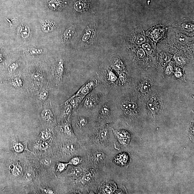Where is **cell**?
Instances as JSON below:
<instances>
[{"label": "cell", "instance_id": "obj_29", "mask_svg": "<svg viewBox=\"0 0 194 194\" xmlns=\"http://www.w3.org/2000/svg\"><path fill=\"white\" fill-rule=\"evenodd\" d=\"M49 93L47 90H44L39 94V99L42 101H44L48 99V97Z\"/></svg>", "mask_w": 194, "mask_h": 194}, {"label": "cell", "instance_id": "obj_4", "mask_svg": "<svg viewBox=\"0 0 194 194\" xmlns=\"http://www.w3.org/2000/svg\"><path fill=\"white\" fill-rule=\"evenodd\" d=\"M105 99L102 92L94 91L86 95L76 111L93 115L96 117L100 106Z\"/></svg>", "mask_w": 194, "mask_h": 194}, {"label": "cell", "instance_id": "obj_44", "mask_svg": "<svg viewBox=\"0 0 194 194\" xmlns=\"http://www.w3.org/2000/svg\"><path fill=\"white\" fill-rule=\"evenodd\" d=\"M41 162L44 164L46 165V166H48L51 164V161L48 159H44L41 160Z\"/></svg>", "mask_w": 194, "mask_h": 194}, {"label": "cell", "instance_id": "obj_5", "mask_svg": "<svg viewBox=\"0 0 194 194\" xmlns=\"http://www.w3.org/2000/svg\"><path fill=\"white\" fill-rule=\"evenodd\" d=\"M112 123V113L110 103L106 98L99 107L95 117V125Z\"/></svg>", "mask_w": 194, "mask_h": 194}, {"label": "cell", "instance_id": "obj_11", "mask_svg": "<svg viewBox=\"0 0 194 194\" xmlns=\"http://www.w3.org/2000/svg\"><path fill=\"white\" fill-rule=\"evenodd\" d=\"M130 156L127 153H123L116 156L114 157L113 162L118 166H124L130 163Z\"/></svg>", "mask_w": 194, "mask_h": 194}, {"label": "cell", "instance_id": "obj_39", "mask_svg": "<svg viewBox=\"0 0 194 194\" xmlns=\"http://www.w3.org/2000/svg\"><path fill=\"white\" fill-rule=\"evenodd\" d=\"M175 60L176 62L180 66H183L185 64V61H184L181 57L179 56L176 57Z\"/></svg>", "mask_w": 194, "mask_h": 194}, {"label": "cell", "instance_id": "obj_12", "mask_svg": "<svg viewBox=\"0 0 194 194\" xmlns=\"http://www.w3.org/2000/svg\"><path fill=\"white\" fill-rule=\"evenodd\" d=\"M64 67L62 61H59L58 63L54 74V77L57 84H59L62 80Z\"/></svg>", "mask_w": 194, "mask_h": 194}, {"label": "cell", "instance_id": "obj_31", "mask_svg": "<svg viewBox=\"0 0 194 194\" xmlns=\"http://www.w3.org/2000/svg\"><path fill=\"white\" fill-rule=\"evenodd\" d=\"M150 86V85L148 82L146 81H144L141 90V93H147Z\"/></svg>", "mask_w": 194, "mask_h": 194}, {"label": "cell", "instance_id": "obj_22", "mask_svg": "<svg viewBox=\"0 0 194 194\" xmlns=\"http://www.w3.org/2000/svg\"><path fill=\"white\" fill-rule=\"evenodd\" d=\"M93 31L91 29H89L84 34L82 38V41L84 42H86L89 40L93 35Z\"/></svg>", "mask_w": 194, "mask_h": 194}, {"label": "cell", "instance_id": "obj_13", "mask_svg": "<svg viewBox=\"0 0 194 194\" xmlns=\"http://www.w3.org/2000/svg\"><path fill=\"white\" fill-rule=\"evenodd\" d=\"M106 84H111L115 83L117 80L116 75L110 70H106L103 76Z\"/></svg>", "mask_w": 194, "mask_h": 194}, {"label": "cell", "instance_id": "obj_15", "mask_svg": "<svg viewBox=\"0 0 194 194\" xmlns=\"http://www.w3.org/2000/svg\"><path fill=\"white\" fill-rule=\"evenodd\" d=\"M66 2L62 0H51L49 2L50 8L54 10L62 9L66 5Z\"/></svg>", "mask_w": 194, "mask_h": 194}, {"label": "cell", "instance_id": "obj_24", "mask_svg": "<svg viewBox=\"0 0 194 194\" xmlns=\"http://www.w3.org/2000/svg\"><path fill=\"white\" fill-rule=\"evenodd\" d=\"M51 130H46L41 132L40 134V137L41 139L44 140H47L51 135L52 133Z\"/></svg>", "mask_w": 194, "mask_h": 194}, {"label": "cell", "instance_id": "obj_41", "mask_svg": "<svg viewBox=\"0 0 194 194\" xmlns=\"http://www.w3.org/2000/svg\"><path fill=\"white\" fill-rule=\"evenodd\" d=\"M179 39L180 43L182 44H186L187 43V38L183 35H180L179 38Z\"/></svg>", "mask_w": 194, "mask_h": 194}, {"label": "cell", "instance_id": "obj_45", "mask_svg": "<svg viewBox=\"0 0 194 194\" xmlns=\"http://www.w3.org/2000/svg\"><path fill=\"white\" fill-rule=\"evenodd\" d=\"M173 71L172 67L169 66L167 67L166 70V72L167 74H170L172 73Z\"/></svg>", "mask_w": 194, "mask_h": 194}, {"label": "cell", "instance_id": "obj_3", "mask_svg": "<svg viewBox=\"0 0 194 194\" xmlns=\"http://www.w3.org/2000/svg\"><path fill=\"white\" fill-rule=\"evenodd\" d=\"M74 134L81 141L91 132L95 126V117L88 113L75 111L71 118Z\"/></svg>", "mask_w": 194, "mask_h": 194}, {"label": "cell", "instance_id": "obj_43", "mask_svg": "<svg viewBox=\"0 0 194 194\" xmlns=\"http://www.w3.org/2000/svg\"><path fill=\"white\" fill-rule=\"evenodd\" d=\"M44 192L46 194H55V192L53 190L49 189H42Z\"/></svg>", "mask_w": 194, "mask_h": 194}, {"label": "cell", "instance_id": "obj_34", "mask_svg": "<svg viewBox=\"0 0 194 194\" xmlns=\"http://www.w3.org/2000/svg\"><path fill=\"white\" fill-rule=\"evenodd\" d=\"M53 25H52L51 23H48L45 24V25L43 27V29L45 32H49L51 31L53 29Z\"/></svg>", "mask_w": 194, "mask_h": 194}, {"label": "cell", "instance_id": "obj_17", "mask_svg": "<svg viewBox=\"0 0 194 194\" xmlns=\"http://www.w3.org/2000/svg\"><path fill=\"white\" fill-rule=\"evenodd\" d=\"M69 163H63L58 162L56 167V171L57 172L62 173L66 170L69 165Z\"/></svg>", "mask_w": 194, "mask_h": 194}, {"label": "cell", "instance_id": "obj_1", "mask_svg": "<svg viewBox=\"0 0 194 194\" xmlns=\"http://www.w3.org/2000/svg\"><path fill=\"white\" fill-rule=\"evenodd\" d=\"M81 147L80 156L83 159L82 164L84 168L105 172L109 159L107 153L108 149L96 146Z\"/></svg>", "mask_w": 194, "mask_h": 194}, {"label": "cell", "instance_id": "obj_30", "mask_svg": "<svg viewBox=\"0 0 194 194\" xmlns=\"http://www.w3.org/2000/svg\"><path fill=\"white\" fill-rule=\"evenodd\" d=\"M35 176L34 172L32 170L28 171L26 173L25 176V179L27 181L31 180Z\"/></svg>", "mask_w": 194, "mask_h": 194}, {"label": "cell", "instance_id": "obj_21", "mask_svg": "<svg viewBox=\"0 0 194 194\" xmlns=\"http://www.w3.org/2000/svg\"><path fill=\"white\" fill-rule=\"evenodd\" d=\"M148 106L150 109L153 112H156L158 110V107L154 100H152L149 101Z\"/></svg>", "mask_w": 194, "mask_h": 194}, {"label": "cell", "instance_id": "obj_7", "mask_svg": "<svg viewBox=\"0 0 194 194\" xmlns=\"http://www.w3.org/2000/svg\"><path fill=\"white\" fill-rule=\"evenodd\" d=\"M117 189V186L114 181L108 180L106 176L102 180L98 187L97 193L98 194H112Z\"/></svg>", "mask_w": 194, "mask_h": 194}, {"label": "cell", "instance_id": "obj_27", "mask_svg": "<svg viewBox=\"0 0 194 194\" xmlns=\"http://www.w3.org/2000/svg\"><path fill=\"white\" fill-rule=\"evenodd\" d=\"M146 41L145 36L143 34H140L137 35L136 40V43L138 45H141Z\"/></svg>", "mask_w": 194, "mask_h": 194}, {"label": "cell", "instance_id": "obj_32", "mask_svg": "<svg viewBox=\"0 0 194 194\" xmlns=\"http://www.w3.org/2000/svg\"><path fill=\"white\" fill-rule=\"evenodd\" d=\"M14 149L17 152L21 153L24 150V146L22 144L17 143L14 146Z\"/></svg>", "mask_w": 194, "mask_h": 194}, {"label": "cell", "instance_id": "obj_25", "mask_svg": "<svg viewBox=\"0 0 194 194\" xmlns=\"http://www.w3.org/2000/svg\"><path fill=\"white\" fill-rule=\"evenodd\" d=\"M74 33V31L72 28H68L64 33V35L65 39L69 40L71 39Z\"/></svg>", "mask_w": 194, "mask_h": 194}, {"label": "cell", "instance_id": "obj_8", "mask_svg": "<svg viewBox=\"0 0 194 194\" xmlns=\"http://www.w3.org/2000/svg\"><path fill=\"white\" fill-rule=\"evenodd\" d=\"M113 133L117 142L121 145L126 146L130 143L132 138L131 134L124 130H116L112 128Z\"/></svg>", "mask_w": 194, "mask_h": 194}, {"label": "cell", "instance_id": "obj_26", "mask_svg": "<svg viewBox=\"0 0 194 194\" xmlns=\"http://www.w3.org/2000/svg\"><path fill=\"white\" fill-rule=\"evenodd\" d=\"M113 67L114 70L117 71L122 70L123 67V63L122 61H115L113 62Z\"/></svg>", "mask_w": 194, "mask_h": 194}, {"label": "cell", "instance_id": "obj_19", "mask_svg": "<svg viewBox=\"0 0 194 194\" xmlns=\"http://www.w3.org/2000/svg\"><path fill=\"white\" fill-rule=\"evenodd\" d=\"M31 77L34 81L36 82H41L43 81V76L41 73L36 72L32 73Z\"/></svg>", "mask_w": 194, "mask_h": 194}, {"label": "cell", "instance_id": "obj_33", "mask_svg": "<svg viewBox=\"0 0 194 194\" xmlns=\"http://www.w3.org/2000/svg\"><path fill=\"white\" fill-rule=\"evenodd\" d=\"M143 47L144 51H145L147 54H150L152 51V48L150 45L149 44L145 43L143 44Z\"/></svg>", "mask_w": 194, "mask_h": 194}, {"label": "cell", "instance_id": "obj_9", "mask_svg": "<svg viewBox=\"0 0 194 194\" xmlns=\"http://www.w3.org/2000/svg\"><path fill=\"white\" fill-rule=\"evenodd\" d=\"M71 115L65 120L63 122L59 125V128L61 133L68 137H77L74 134L71 121Z\"/></svg>", "mask_w": 194, "mask_h": 194}, {"label": "cell", "instance_id": "obj_38", "mask_svg": "<svg viewBox=\"0 0 194 194\" xmlns=\"http://www.w3.org/2000/svg\"><path fill=\"white\" fill-rule=\"evenodd\" d=\"M145 51L142 49H140L137 52V57L140 59H143L145 57Z\"/></svg>", "mask_w": 194, "mask_h": 194}, {"label": "cell", "instance_id": "obj_16", "mask_svg": "<svg viewBox=\"0 0 194 194\" xmlns=\"http://www.w3.org/2000/svg\"><path fill=\"white\" fill-rule=\"evenodd\" d=\"M83 162V159L80 155L75 156L72 157L69 161L70 165L74 166H79Z\"/></svg>", "mask_w": 194, "mask_h": 194}, {"label": "cell", "instance_id": "obj_14", "mask_svg": "<svg viewBox=\"0 0 194 194\" xmlns=\"http://www.w3.org/2000/svg\"><path fill=\"white\" fill-rule=\"evenodd\" d=\"M41 117L46 122L51 123H55V120L54 114L51 109H46L42 111Z\"/></svg>", "mask_w": 194, "mask_h": 194}, {"label": "cell", "instance_id": "obj_20", "mask_svg": "<svg viewBox=\"0 0 194 194\" xmlns=\"http://www.w3.org/2000/svg\"><path fill=\"white\" fill-rule=\"evenodd\" d=\"M12 84L15 88H20L23 86V81L21 77H17L13 80Z\"/></svg>", "mask_w": 194, "mask_h": 194}, {"label": "cell", "instance_id": "obj_10", "mask_svg": "<svg viewBox=\"0 0 194 194\" xmlns=\"http://www.w3.org/2000/svg\"><path fill=\"white\" fill-rule=\"evenodd\" d=\"M166 30V29L163 26H157L149 30L147 32V35L153 41L156 42L160 41L164 38Z\"/></svg>", "mask_w": 194, "mask_h": 194}, {"label": "cell", "instance_id": "obj_40", "mask_svg": "<svg viewBox=\"0 0 194 194\" xmlns=\"http://www.w3.org/2000/svg\"><path fill=\"white\" fill-rule=\"evenodd\" d=\"M49 144L46 142H44L40 144V148L41 150H45L48 148Z\"/></svg>", "mask_w": 194, "mask_h": 194}, {"label": "cell", "instance_id": "obj_2", "mask_svg": "<svg viewBox=\"0 0 194 194\" xmlns=\"http://www.w3.org/2000/svg\"><path fill=\"white\" fill-rule=\"evenodd\" d=\"M111 124L95 125L91 132L84 139L79 141L81 147L96 146L109 148L111 145L112 138Z\"/></svg>", "mask_w": 194, "mask_h": 194}, {"label": "cell", "instance_id": "obj_23", "mask_svg": "<svg viewBox=\"0 0 194 194\" xmlns=\"http://www.w3.org/2000/svg\"><path fill=\"white\" fill-rule=\"evenodd\" d=\"M30 33L29 29L25 26H22L21 28L20 34L23 38H26L28 36Z\"/></svg>", "mask_w": 194, "mask_h": 194}, {"label": "cell", "instance_id": "obj_46", "mask_svg": "<svg viewBox=\"0 0 194 194\" xmlns=\"http://www.w3.org/2000/svg\"><path fill=\"white\" fill-rule=\"evenodd\" d=\"M175 75L177 77H180L182 75V73L179 72H177L175 73Z\"/></svg>", "mask_w": 194, "mask_h": 194}, {"label": "cell", "instance_id": "obj_47", "mask_svg": "<svg viewBox=\"0 0 194 194\" xmlns=\"http://www.w3.org/2000/svg\"><path fill=\"white\" fill-rule=\"evenodd\" d=\"M161 64H162L163 66H166L167 65V61L164 60H163L162 62H161Z\"/></svg>", "mask_w": 194, "mask_h": 194}, {"label": "cell", "instance_id": "obj_37", "mask_svg": "<svg viewBox=\"0 0 194 194\" xmlns=\"http://www.w3.org/2000/svg\"><path fill=\"white\" fill-rule=\"evenodd\" d=\"M184 30L186 31H192L193 30V25H191L188 24H184L182 25Z\"/></svg>", "mask_w": 194, "mask_h": 194}, {"label": "cell", "instance_id": "obj_18", "mask_svg": "<svg viewBox=\"0 0 194 194\" xmlns=\"http://www.w3.org/2000/svg\"><path fill=\"white\" fill-rule=\"evenodd\" d=\"M86 7H87V6H86V3L82 1L76 2L74 5L75 9L78 12L83 11L85 10Z\"/></svg>", "mask_w": 194, "mask_h": 194}, {"label": "cell", "instance_id": "obj_6", "mask_svg": "<svg viewBox=\"0 0 194 194\" xmlns=\"http://www.w3.org/2000/svg\"><path fill=\"white\" fill-rule=\"evenodd\" d=\"M100 82L98 75L93 77L89 79L79 90L77 92L69 99L74 97H77L81 100H82L86 95L91 92L97 86L99 85Z\"/></svg>", "mask_w": 194, "mask_h": 194}, {"label": "cell", "instance_id": "obj_36", "mask_svg": "<svg viewBox=\"0 0 194 194\" xmlns=\"http://www.w3.org/2000/svg\"><path fill=\"white\" fill-rule=\"evenodd\" d=\"M119 77L121 81L123 84L126 83L127 81V78L126 75L123 72H121L119 74Z\"/></svg>", "mask_w": 194, "mask_h": 194}, {"label": "cell", "instance_id": "obj_35", "mask_svg": "<svg viewBox=\"0 0 194 194\" xmlns=\"http://www.w3.org/2000/svg\"><path fill=\"white\" fill-rule=\"evenodd\" d=\"M43 52L41 49L32 48L30 50V53L32 54L38 55L41 54Z\"/></svg>", "mask_w": 194, "mask_h": 194}, {"label": "cell", "instance_id": "obj_42", "mask_svg": "<svg viewBox=\"0 0 194 194\" xmlns=\"http://www.w3.org/2000/svg\"><path fill=\"white\" fill-rule=\"evenodd\" d=\"M18 67V64L17 63H14L9 67V70L10 72H13L16 70Z\"/></svg>", "mask_w": 194, "mask_h": 194}, {"label": "cell", "instance_id": "obj_28", "mask_svg": "<svg viewBox=\"0 0 194 194\" xmlns=\"http://www.w3.org/2000/svg\"><path fill=\"white\" fill-rule=\"evenodd\" d=\"M13 169V174L15 176L20 175L22 170V167L19 165H16Z\"/></svg>", "mask_w": 194, "mask_h": 194}]
</instances>
